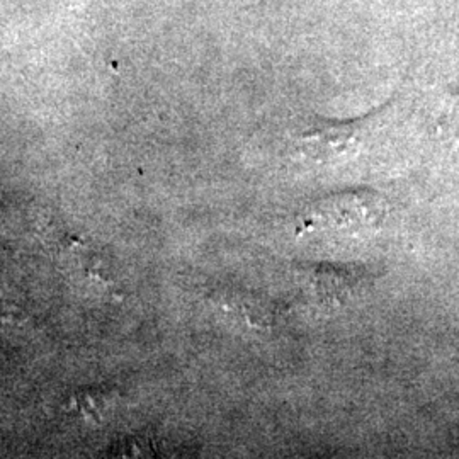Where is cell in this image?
Wrapping results in <instances>:
<instances>
[{
    "label": "cell",
    "instance_id": "obj_1",
    "mask_svg": "<svg viewBox=\"0 0 459 459\" xmlns=\"http://www.w3.org/2000/svg\"><path fill=\"white\" fill-rule=\"evenodd\" d=\"M375 115L349 121H313L310 128L301 134V142L316 159H337L361 142Z\"/></svg>",
    "mask_w": 459,
    "mask_h": 459
},
{
    "label": "cell",
    "instance_id": "obj_2",
    "mask_svg": "<svg viewBox=\"0 0 459 459\" xmlns=\"http://www.w3.org/2000/svg\"><path fill=\"white\" fill-rule=\"evenodd\" d=\"M439 130L449 138L459 140V89L446 102L443 116L439 119Z\"/></svg>",
    "mask_w": 459,
    "mask_h": 459
}]
</instances>
